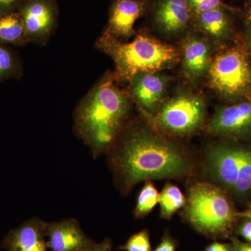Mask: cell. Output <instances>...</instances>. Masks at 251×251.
Listing matches in <instances>:
<instances>
[{
    "label": "cell",
    "instance_id": "obj_1",
    "mask_svg": "<svg viewBox=\"0 0 251 251\" xmlns=\"http://www.w3.org/2000/svg\"><path fill=\"white\" fill-rule=\"evenodd\" d=\"M112 163L126 190L143 181L182 177L192 169L182 150L141 126L126 132Z\"/></svg>",
    "mask_w": 251,
    "mask_h": 251
},
{
    "label": "cell",
    "instance_id": "obj_2",
    "mask_svg": "<svg viewBox=\"0 0 251 251\" xmlns=\"http://www.w3.org/2000/svg\"><path fill=\"white\" fill-rule=\"evenodd\" d=\"M129 110V97L110 77L102 79L81 100L74 115L75 129L94 156L111 148Z\"/></svg>",
    "mask_w": 251,
    "mask_h": 251
},
{
    "label": "cell",
    "instance_id": "obj_3",
    "mask_svg": "<svg viewBox=\"0 0 251 251\" xmlns=\"http://www.w3.org/2000/svg\"><path fill=\"white\" fill-rule=\"evenodd\" d=\"M97 46L114 61L119 77L130 81L143 73H156L174 66L179 60L177 50L173 46L138 34L133 41L123 42L104 33Z\"/></svg>",
    "mask_w": 251,
    "mask_h": 251
},
{
    "label": "cell",
    "instance_id": "obj_4",
    "mask_svg": "<svg viewBox=\"0 0 251 251\" xmlns=\"http://www.w3.org/2000/svg\"><path fill=\"white\" fill-rule=\"evenodd\" d=\"M185 216L197 230L211 237H222L232 228L237 212L217 186L196 183L188 193Z\"/></svg>",
    "mask_w": 251,
    "mask_h": 251
},
{
    "label": "cell",
    "instance_id": "obj_5",
    "mask_svg": "<svg viewBox=\"0 0 251 251\" xmlns=\"http://www.w3.org/2000/svg\"><path fill=\"white\" fill-rule=\"evenodd\" d=\"M145 116L162 131L186 136L196 133L204 125L206 105L200 96L183 92L163 104L156 114Z\"/></svg>",
    "mask_w": 251,
    "mask_h": 251
},
{
    "label": "cell",
    "instance_id": "obj_6",
    "mask_svg": "<svg viewBox=\"0 0 251 251\" xmlns=\"http://www.w3.org/2000/svg\"><path fill=\"white\" fill-rule=\"evenodd\" d=\"M208 74L213 88L224 98H239L251 92V66L241 49L218 54Z\"/></svg>",
    "mask_w": 251,
    "mask_h": 251
},
{
    "label": "cell",
    "instance_id": "obj_7",
    "mask_svg": "<svg viewBox=\"0 0 251 251\" xmlns=\"http://www.w3.org/2000/svg\"><path fill=\"white\" fill-rule=\"evenodd\" d=\"M17 11L22 18L27 42H47L58 22L55 0H23Z\"/></svg>",
    "mask_w": 251,
    "mask_h": 251
},
{
    "label": "cell",
    "instance_id": "obj_8",
    "mask_svg": "<svg viewBox=\"0 0 251 251\" xmlns=\"http://www.w3.org/2000/svg\"><path fill=\"white\" fill-rule=\"evenodd\" d=\"M243 151L244 148L223 144L211 147L206 152V170L209 176L232 192L237 182Z\"/></svg>",
    "mask_w": 251,
    "mask_h": 251
},
{
    "label": "cell",
    "instance_id": "obj_9",
    "mask_svg": "<svg viewBox=\"0 0 251 251\" xmlns=\"http://www.w3.org/2000/svg\"><path fill=\"white\" fill-rule=\"evenodd\" d=\"M216 136L242 138L251 135V100L216 110L209 125Z\"/></svg>",
    "mask_w": 251,
    "mask_h": 251
},
{
    "label": "cell",
    "instance_id": "obj_10",
    "mask_svg": "<svg viewBox=\"0 0 251 251\" xmlns=\"http://www.w3.org/2000/svg\"><path fill=\"white\" fill-rule=\"evenodd\" d=\"M46 235L50 251H83L97 244L74 219L46 223Z\"/></svg>",
    "mask_w": 251,
    "mask_h": 251
},
{
    "label": "cell",
    "instance_id": "obj_11",
    "mask_svg": "<svg viewBox=\"0 0 251 251\" xmlns=\"http://www.w3.org/2000/svg\"><path fill=\"white\" fill-rule=\"evenodd\" d=\"M130 82V96L144 115L155 114L166 91V80L156 73H143Z\"/></svg>",
    "mask_w": 251,
    "mask_h": 251
},
{
    "label": "cell",
    "instance_id": "obj_12",
    "mask_svg": "<svg viewBox=\"0 0 251 251\" xmlns=\"http://www.w3.org/2000/svg\"><path fill=\"white\" fill-rule=\"evenodd\" d=\"M46 224L38 218L28 220L8 232L2 247L7 251H50L46 239Z\"/></svg>",
    "mask_w": 251,
    "mask_h": 251
},
{
    "label": "cell",
    "instance_id": "obj_13",
    "mask_svg": "<svg viewBox=\"0 0 251 251\" xmlns=\"http://www.w3.org/2000/svg\"><path fill=\"white\" fill-rule=\"evenodd\" d=\"M143 11L144 3L140 0H116L110 8L105 32L117 39L130 37L135 34V23Z\"/></svg>",
    "mask_w": 251,
    "mask_h": 251
},
{
    "label": "cell",
    "instance_id": "obj_14",
    "mask_svg": "<svg viewBox=\"0 0 251 251\" xmlns=\"http://www.w3.org/2000/svg\"><path fill=\"white\" fill-rule=\"evenodd\" d=\"M190 16L188 0H158L153 11L156 25L169 34L184 30L189 23Z\"/></svg>",
    "mask_w": 251,
    "mask_h": 251
},
{
    "label": "cell",
    "instance_id": "obj_15",
    "mask_svg": "<svg viewBox=\"0 0 251 251\" xmlns=\"http://www.w3.org/2000/svg\"><path fill=\"white\" fill-rule=\"evenodd\" d=\"M210 49L205 41L191 38L183 49V68L185 74L192 80L202 77L209 72L211 65Z\"/></svg>",
    "mask_w": 251,
    "mask_h": 251
},
{
    "label": "cell",
    "instance_id": "obj_16",
    "mask_svg": "<svg viewBox=\"0 0 251 251\" xmlns=\"http://www.w3.org/2000/svg\"><path fill=\"white\" fill-rule=\"evenodd\" d=\"M25 29L18 11L0 14V44L22 46L27 44Z\"/></svg>",
    "mask_w": 251,
    "mask_h": 251
},
{
    "label": "cell",
    "instance_id": "obj_17",
    "mask_svg": "<svg viewBox=\"0 0 251 251\" xmlns=\"http://www.w3.org/2000/svg\"><path fill=\"white\" fill-rule=\"evenodd\" d=\"M202 30L214 39H222L229 31V22L225 9H216L198 15Z\"/></svg>",
    "mask_w": 251,
    "mask_h": 251
},
{
    "label": "cell",
    "instance_id": "obj_18",
    "mask_svg": "<svg viewBox=\"0 0 251 251\" xmlns=\"http://www.w3.org/2000/svg\"><path fill=\"white\" fill-rule=\"evenodd\" d=\"M159 203L161 217L169 219L186 206L187 199L177 186L168 184L160 194Z\"/></svg>",
    "mask_w": 251,
    "mask_h": 251
},
{
    "label": "cell",
    "instance_id": "obj_19",
    "mask_svg": "<svg viewBox=\"0 0 251 251\" xmlns=\"http://www.w3.org/2000/svg\"><path fill=\"white\" fill-rule=\"evenodd\" d=\"M23 65L21 59L10 46L0 44V82L21 78Z\"/></svg>",
    "mask_w": 251,
    "mask_h": 251
},
{
    "label": "cell",
    "instance_id": "obj_20",
    "mask_svg": "<svg viewBox=\"0 0 251 251\" xmlns=\"http://www.w3.org/2000/svg\"><path fill=\"white\" fill-rule=\"evenodd\" d=\"M160 193L150 181H147L140 190L136 206L134 209V215L136 218H143L150 214L153 208L159 202Z\"/></svg>",
    "mask_w": 251,
    "mask_h": 251
},
{
    "label": "cell",
    "instance_id": "obj_21",
    "mask_svg": "<svg viewBox=\"0 0 251 251\" xmlns=\"http://www.w3.org/2000/svg\"><path fill=\"white\" fill-rule=\"evenodd\" d=\"M232 192L245 196L251 192V150L244 148L237 182Z\"/></svg>",
    "mask_w": 251,
    "mask_h": 251
},
{
    "label": "cell",
    "instance_id": "obj_22",
    "mask_svg": "<svg viewBox=\"0 0 251 251\" xmlns=\"http://www.w3.org/2000/svg\"><path fill=\"white\" fill-rule=\"evenodd\" d=\"M120 249L125 251H151L148 231L143 229L133 234Z\"/></svg>",
    "mask_w": 251,
    "mask_h": 251
},
{
    "label": "cell",
    "instance_id": "obj_23",
    "mask_svg": "<svg viewBox=\"0 0 251 251\" xmlns=\"http://www.w3.org/2000/svg\"><path fill=\"white\" fill-rule=\"evenodd\" d=\"M190 9L197 15L216 9H225L226 5L221 0H188Z\"/></svg>",
    "mask_w": 251,
    "mask_h": 251
},
{
    "label": "cell",
    "instance_id": "obj_24",
    "mask_svg": "<svg viewBox=\"0 0 251 251\" xmlns=\"http://www.w3.org/2000/svg\"><path fill=\"white\" fill-rule=\"evenodd\" d=\"M23 0H0V14L17 11Z\"/></svg>",
    "mask_w": 251,
    "mask_h": 251
},
{
    "label": "cell",
    "instance_id": "obj_25",
    "mask_svg": "<svg viewBox=\"0 0 251 251\" xmlns=\"http://www.w3.org/2000/svg\"><path fill=\"white\" fill-rule=\"evenodd\" d=\"M238 233L251 243V220L246 221L238 228Z\"/></svg>",
    "mask_w": 251,
    "mask_h": 251
},
{
    "label": "cell",
    "instance_id": "obj_26",
    "mask_svg": "<svg viewBox=\"0 0 251 251\" xmlns=\"http://www.w3.org/2000/svg\"><path fill=\"white\" fill-rule=\"evenodd\" d=\"M154 251H175V244L171 237H165Z\"/></svg>",
    "mask_w": 251,
    "mask_h": 251
},
{
    "label": "cell",
    "instance_id": "obj_27",
    "mask_svg": "<svg viewBox=\"0 0 251 251\" xmlns=\"http://www.w3.org/2000/svg\"><path fill=\"white\" fill-rule=\"evenodd\" d=\"M112 249L111 240L106 239L100 244H97L94 247L83 251H112Z\"/></svg>",
    "mask_w": 251,
    "mask_h": 251
},
{
    "label": "cell",
    "instance_id": "obj_28",
    "mask_svg": "<svg viewBox=\"0 0 251 251\" xmlns=\"http://www.w3.org/2000/svg\"><path fill=\"white\" fill-rule=\"evenodd\" d=\"M232 249L233 251H251V243L240 242L237 238L232 237Z\"/></svg>",
    "mask_w": 251,
    "mask_h": 251
},
{
    "label": "cell",
    "instance_id": "obj_29",
    "mask_svg": "<svg viewBox=\"0 0 251 251\" xmlns=\"http://www.w3.org/2000/svg\"><path fill=\"white\" fill-rule=\"evenodd\" d=\"M205 251H233L232 246L216 242L206 248Z\"/></svg>",
    "mask_w": 251,
    "mask_h": 251
},
{
    "label": "cell",
    "instance_id": "obj_30",
    "mask_svg": "<svg viewBox=\"0 0 251 251\" xmlns=\"http://www.w3.org/2000/svg\"><path fill=\"white\" fill-rule=\"evenodd\" d=\"M237 217L246 218V219L251 220V208L244 212L237 213Z\"/></svg>",
    "mask_w": 251,
    "mask_h": 251
},
{
    "label": "cell",
    "instance_id": "obj_31",
    "mask_svg": "<svg viewBox=\"0 0 251 251\" xmlns=\"http://www.w3.org/2000/svg\"></svg>",
    "mask_w": 251,
    "mask_h": 251
}]
</instances>
